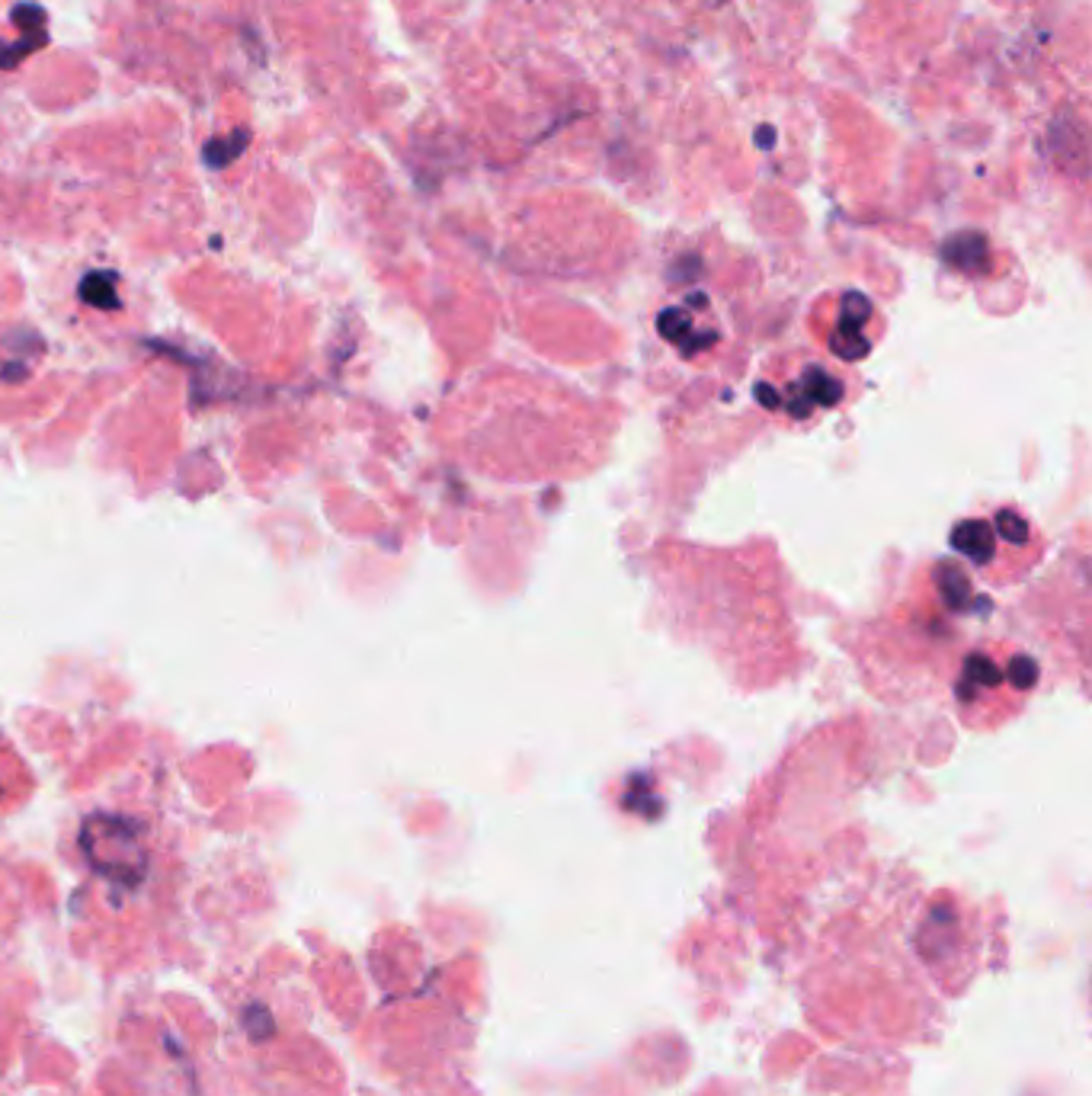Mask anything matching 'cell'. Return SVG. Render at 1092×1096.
<instances>
[{"mask_svg":"<svg viewBox=\"0 0 1092 1096\" xmlns=\"http://www.w3.org/2000/svg\"><path fill=\"white\" fill-rule=\"evenodd\" d=\"M247 145H251V129H234L228 135L209 138L206 148H202V157H206V164L212 167V171H225L228 164H234L240 154H244Z\"/></svg>","mask_w":1092,"mask_h":1096,"instance_id":"obj_1","label":"cell"},{"mask_svg":"<svg viewBox=\"0 0 1092 1096\" xmlns=\"http://www.w3.org/2000/svg\"><path fill=\"white\" fill-rule=\"evenodd\" d=\"M45 42H48V33H45V30H42V33H22V36H19L16 42H10V45L0 42V67H16L22 58H30L33 52H39Z\"/></svg>","mask_w":1092,"mask_h":1096,"instance_id":"obj_2","label":"cell"},{"mask_svg":"<svg viewBox=\"0 0 1092 1096\" xmlns=\"http://www.w3.org/2000/svg\"><path fill=\"white\" fill-rule=\"evenodd\" d=\"M10 19L19 27V33H42L45 30V10L39 4H16Z\"/></svg>","mask_w":1092,"mask_h":1096,"instance_id":"obj_3","label":"cell"}]
</instances>
